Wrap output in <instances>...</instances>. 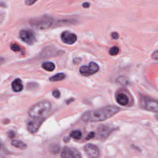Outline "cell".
Here are the masks:
<instances>
[{"label": "cell", "instance_id": "cell-1", "mask_svg": "<svg viewBox=\"0 0 158 158\" xmlns=\"http://www.w3.org/2000/svg\"><path fill=\"white\" fill-rule=\"evenodd\" d=\"M119 111L116 106H107L96 110L88 111L82 116V120L87 122H96L105 120L115 115Z\"/></svg>", "mask_w": 158, "mask_h": 158}, {"label": "cell", "instance_id": "cell-2", "mask_svg": "<svg viewBox=\"0 0 158 158\" xmlns=\"http://www.w3.org/2000/svg\"><path fill=\"white\" fill-rule=\"evenodd\" d=\"M51 109L50 102L48 101H42L36 104L31 108L29 112V114L31 118H38L44 117L48 114Z\"/></svg>", "mask_w": 158, "mask_h": 158}, {"label": "cell", "instance_id": "cell-3", "mask_svg": "<svg viewBox=\"0 0 158 158\" xmlns=\"http://www.w3.org/2000/svg\"><path fill=\"white\" fill-rule=\"evenodd\" d=\"M53 19L48 16H43L38 18H35L30 21L31 25L34 28L43 30L49 28L53 24Z\"/></svg>", "mask_w": 158, "mask_h": 158}, {"label": "cell", "instance_id": "cell-4", "mask_svg": "<svg viewBox=\"0 0 158 158\" xmlns=\"http://www.w3.org/2000/svg\"><path fill=\"white\" fill-rule=\"evenodd\" d=\"M140 106L143 109L153 112H158V101L149 96H141Z\"/></svg>", "mask_w": 158, "mask_h": 158}, {"label": "cell", "instance_id": "cell-5", "mask_svg": "<svg viewBox=\"0 0 158 158\" xmlns=\"http://www.w3.org/2000/svg\"><path fill=\"white\" fill-rule=\"evenodd\" d=\"M19 36L22 41L29 45L33 44L36 41L35 36L34 32L29 30H22L20 31Z\"/></svg>", "mask_w": 158, "mask_h": 158}, {"label": "cell", "instance_id": "cell-6", "mask_svg": "<svg viewBox=\"0 0 158 158\" xmlns=\"http://www.w3.org/2000/svg\"><path fill=\"white\" fill-rule=\"evenodd\" d=\"M44 120V117H38V118H34L28 122L27 129L31 133H35L40 129V126Z\"/></svg>", "mask_w": 158, "mask_h": 158}, {"label": "cell", "instance_id": "cell-7", "mask_svg": "<svg viewBox=\"0 0 158 158\" xmlns=\"http://www.w3.org/2000/svg\"><path fill=\"white\" fill-rule=\"evenodd\" d=\"M61 157L64 158H79L82 156L76 149L65 147L61 152Z\"/></svg>", "mask_w": 158, "mask_h": 158}, {"label": "cell", "instance_id": "cell-8", "mask_svg": "<svg viewBox=\"0 0 158 158\" xmlns=\"http://www.w3.org/2000/svg\"><path fill=\"white\" fill-rule=\"evenodd\" d=\"M85 152L90 157H98L100 156L99 148L93 144H87L84 147Z\"/></svg>", "mask_w": 158, "mask_h": 158}, {"label": "cell", "instance_id": "cell-9", "mask_svg": "<svg viewBox=\"0 0 158 158\" xmlns=\"http://www.w3.org/2000/svg\"><path fill=\"white\" fill-rule=\"evenodd\" d=\"M77 37L75 34L71 33L69 31H64L61 34L62 41L67 44H72L76 42Z\"/></svg>", "mask_w": 158, "mask_h": 158}, {"label": "cell", "instance_id": "cell-10", "mask_svg": "<svg viewBox=\"0 0 158 158\" xmlns=\"http://www.w3.org/2000/svg\"><path fill=\"white\" fill-rule=\"evenodd\" d=\"M11 87L13 91L15 92H20L24 88L22 80L20 79H17L13 81L11 84Z\"/></svg>", "mask_w": 158, "mask_h": 158}, {"label": "cell", "instance_id": "cell-11", "mask_svg": "<svg viewBox=\"0 0 158 158\" xmlns=\"http://www.w3.org/2000/svg\"><path fill=\"white\" fill-rule=\"evenodd\" d=\"M116 101L121 106H126L129 103V100L128 96L125 94L120 93L117 95Z\"/></svg>", "mask_w": 158, "mask_h": 158}, {"label": "cell", "instance_id": "cell-12", "mask_svg": "<svg viewBox=\"0 0 158 158\" xmlns=\"http://www.w3.org/2000/svg\"><path fill=\"white\" fill-rule=\"evenodd\" d=\"M11 144L13 146L21 149V150H25L27 148L26 144L20 140H13L11 142Z\"/></svg>", "mask_w": 158, "mask_h": 158}, {"label": "cell", "instance_id": "cell-13", "mask_svg": "<svg viewBox=\"0 0 158 158\" xmlns=\"http://www.w3.org/2000/svg\"><path fill=\"white\" fill-rule=\"evenodd\" d=\"M55 64H54L52 62H49V61H47L44 62L42 64V67L47 71L51 72L53 71L55 69Z\"/></svg>", "mask_w": 158, "mask_h": 158}, {"label": "cell", "instance_id": "cell-14", "mask_svg": "<svg viewBox=\"0 0 158 158\" xmlns=\"http://www.w3.org/2000/svg\"><path fill=\"white\" fill-rule=\"evenodd\" d=\"M65 77L66 75L64 73H59L49 78V80H50L51 82H58V81L64 80Z\"/></svg>", "mask_w": 158, "mask_h": 158}, {"label": "cell", "instance_id": "cell-15", "mask_svg": "<svg viewBox=\"0 0 158 158\" xmlns=\"http://www.w3.org/2000/svg\"><path fill=\"white\" fill-rule=\"evenodd\" d=\"M88 67H89V69H90V74H91V75L96 73V72L99 70V69H100L99 68L98 65L96 64V63L94 62H90Z\"/></svg>", "mask_w": 158, "mask_h": 158}, {"label": "cell", "instance_id": "cell-16", "mask_svg": "<svg viewBox=\"0 0 158 158\" xmlns=\"http://www.w3.org/2000/svg\"><path fill=\"white\" fill-rule=\"evenodd\" d=\"M80 72L82 75L85 76V77H88L89 75H91L88 66H83L81 67L80 68Z\"/></svg>", "mask_w": 158, "mask_h": 158}, {"label": "cell", "instance_id": "cell-17", "mask_svg": "<svg viewBox=\"0 0 158 158\" xmlns=\"http://www.w3.org/2000/svg\"><path fill=\"white\" fill-rule=\"evenodd\" d=\"M82 134L80 130H74L70 133V137L76 140H79L82 138Z\"/></svg>", "mask_w": 158, "mask_h": 158}, {"label": "cell", "instance_id": "cell-18", "mask_svg": "<svg viewBox=\"0 0 158 158\" xmlns=\"http://www.w3.org/2000/svg\"><path fill=\"white\" fill-rule=\"evenodd\" d=\"M119 48L117 47H112L111 48H110L109 49V54L111 56H115L117 54L119 53Z\"/></svg>", "mask_w": 158, "mask_h": 158}, {"label": "cell", "instance_id": "cell-19", "mask_svg": "<svg viewBox=\"0 0 158 158\" xmlns=\"http://www.w3.org/2000/svg\"><path fill=\"white\" fill-rule=\"evenodd\" d=\"M11 49H12V50L13 51H15V52L19 51L21 50L20 47L18 44H12L11 46Z\"/></svg>", "mask_w": 158, "mask_h": 158}, {"label": "cell", "instance_id": "cell-20", "mask_svg": "<svg viewBox=\"0 0 158 158\" xmlns=\"http://www.w3.org/2000/svg\"><path fill=\"white\" fill-rule=\"evenodd\" d=\"M53 96L56 98H60L61 96V94H60V91H59V90H54V91L53 92Z\"/></svg>", "mask_w": 158, "mask_h": 158}, {"label": "cell", "instance_id": "cell-21", "mask_svg": "<svg viewBox=\"0 0 158 158\" xmlns=\"http://www.w3.org/2000/svg\"><path fill=\"white\" fill-rule=\"evenodd\" d=\"M151 57H152L153 60L158 61V50L155 51L154 53L152 54Z\"/></svg>", "mask_w": 158, "mask_h": 158}, {"label": "cell", "instance_id": "cell-22", "mask_svg": "<svg viewBox=\"0 0 158 158\" xmlns=\"http://www.w3.org/2000/svg\"><path fill=\"white\" fill-rule=\"evenodd\" d=\"M37 1H38V0H25V4H27V5L30 6V5H32V4H34Z\"/></svg>", "mask_w": 158, "mask_h": 158}, {"label": "cell", "instance_id": "cell-23", "mask_svg": "<svg viewBox=\"0 0 158 158\" xmlns=\"http://www.w3.org/2000/svg\"><path fill=\"white\" fill-rule=\"evenodd\" d=\"M111 37L114 40H117L119 38V35L118 33H117V32H113V33H112Z\"/></svg>", "mask_w": 158, "mask_h": 158}, {"label": "cell", "instance_id": "cell-24", "mask_svg": "<svg viewBox=\"0 0 158 158\" xmlns=\"http://www.w3.org/2000/svg\"><path fill=\"white\" fill-rule=\"evenodd\" d=\"M94 135H95V133H94V132H91V133H90L88 134V136L87 137L86 140H88L92 139L93 137H94Z\"/></svg>", "mask_w": 158, "mask_h": 158}, {"label": "cell", "instance_id": "cell-25", "mask_svg": "<svg viewBox=\"0 0 158 158\" xmlns=\"http://www.w3.org/2000/svg\"><path fill=\"white\" fill-rule=\"evenodd\" d=\"M83 7H84V8H89V6H90V3H87V2H86V3H84L83 4Z\"/></svg>", "mask_w": 158, "mask_h": 158}, {"label": "cell", "instance_id": "cell-26", "mask_svg": "<svg viewBox=\"0 0 158 158\" xmlns=\"http://www.w3.org/2000/svg\"><path fill=\"white\" fill-rule=\"evenodd\" d=\"M74 98H70V99H69V100H68L67 101H66V104H67V105H69V104H70V103H72V101H74Z\"/></svg>", "mask_w": 158, "mask_h": 158}, {"label": "cell", "instance_id": "cell-27", "mask_svg": "<svg viewBox=\"0 0 158 158\" xmlns=\"http://www.w3.org/2000/svg\"><path fill=\"white\" fill-rule=\"evenodd\" d=\"M70 137H65V138H64V141L65 142H68L70 141Z\"/></svg>", "mask_w": 158, "mask_h": 158}, {"label": "cell", "instance_id": "cell-28", "mask_svg": "<svg viewBox=\"0 0 158 158\" xmlns=\"http://www.w3.org/2000/svg\"><path fill=\"white\" fill-rule=\"evenodd\" d=\"M9 137H11V138H12V137H13V136H12V135H14V132H12V131H11V132H9Z\"/></svg>", "mask_w": 158, "mask_h": 158}]
</instances>
